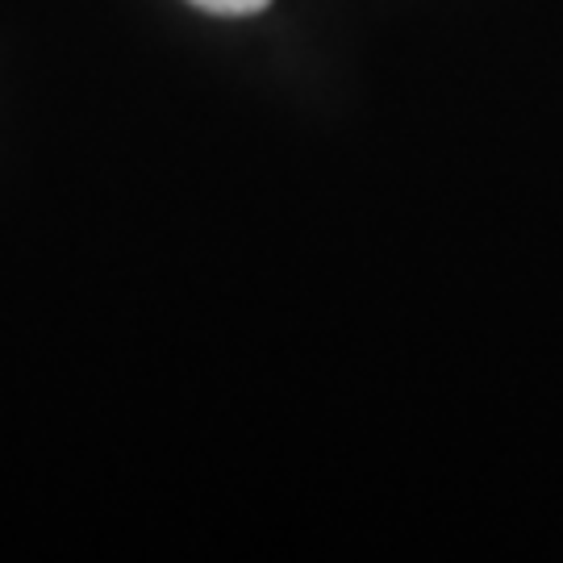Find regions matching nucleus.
I'll use <instances>...</instances> for the list:
<instances>
[{
    "instance_id": "nucleus-1",
    "label": "nucleus",
    "mask_w": 563,
    "mask_h": 563,
    "mask_svg": "<svg viewBox=\"0 0 563 563\" xmlns=\"http://www.w3.org/2000/svg\"><path fill=\"white\" fill-rule=\"evenodd\" d=\"M205 13H218V18H251V13H263L272 0H188Z\"/></svg>"
}]
</instances>
